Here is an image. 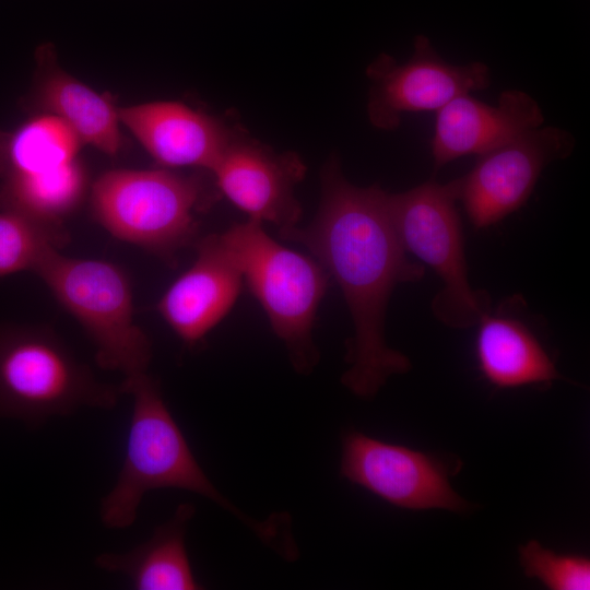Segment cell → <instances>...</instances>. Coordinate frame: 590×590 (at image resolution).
<instances>
[{
  "label": "cell",
  "mask_w": 590,
  "mask_h": 590,
  "mask_svg": "<svg viewBox=\"0 0 590 590\" xmlns=\"http://www.w3.org/2000/svg\"><path fill=\"white\" fill-rule=\"evenodd\" d=\"M389 193L378 186L350 184L337 161L323 172L321 206L308 226L280 232L305 246L339 284L354 323L351 367L342 384L369 398L411 364L385 339V316L393 288L423 278V267L409 261L389 210Z\"/></svg>",
  "instance_id": "1"
},
{
  "label": "cell",
  "mask_w": 590,
  "mask_h": 590,
  "mask_svg": "<svg viewBox=\"0 0 590 590\" xmlns=\"http://www.w3.org/2000/svg\"><path fill=\"white\" fill-rule=\"evenodd\" d=\"M121 393L132 397L126 452L118 479L101 502L107 528L125 529L137 519L143 496L152 489L178 488L199 494L246 522L262 540L275 545L278 522L245 516L211 483L170 414L158 382L148 373L123 378Z\"/></svg>",
  "instance_id": "2"
},
{
  "label": "cell",
  "mask_w": 590,
  "mask_h": 590,
  "mask_svg": "<svg viewBox=\"0 0 590 590\" xmlns=\"http://www.w3.org/2000/svg\"><path fill=\"white\" fill-rule=\"evenodd\" d=\"M119 386L99 381L46 327L0 323V420L38 426L81 408L110 410Z\"/></svg>",
  "instance_id": "3"
},
{
  "label": "cell",
  "mask_w": 590,
  "mask_h": 590,
  "mask_svg": "<svg viewBox=\"0 0 590 590\" xmlns=\"http://www.w3.org/2000/svg\"><path fill=\"white\" fill-rule=\"evenodd\" d=\"M220 237L285 344L294 368L310 373L319 359L312 328L329 283L324 268L274 240L258 221L235 224Z\"/></svg>",
  "instance_id": "4"
},
{
  "label": "cell",
  "mask_w": 590,
  "mask_h": 590,
  "mask_svg": "<svg viewBox=\"0 0 590 590\" xmlns=\"http://www.w3.org/2000/svg\"><path fill=\"white\" fill-rule=\"evenodd\" d=\"M209 200L200 176L163 168L109 170L92 188L94 216L110 235L170 263L196 237Z\"/></svg>",
  "instance_id": "5"
},
{
  "label": "cell",
  "mask_w": 590,
  "mask_h": 590,
  "mask_svg": "<svg viewBox=\"0 0 590 590\" xmlns=\"http://www.w3.org/2000/svg\"><path fill=\"white\" fill-rule=\"evenodd\" d=\"M37 274L80 322L95 347V361L123 378L146 373L152 343L134 320L130 281L116 264L51 251Z\"/></svg>",
  "instance_id": "6"
},
{
  "label": "cell",
  "mask_w": 590,
  "mask_h": 590,
  "mask_svg": "<svg viewBox=\"0 0 590 590\" xmlns=\"http://www.w3.org/2000/svg\"><path fill=\"white\" fill-rule=\"evenodd\" d=\"M389 210L405 251L427 263L441 279L442 288L432 309L448 327L465 329L488 314L489 297L469 284L460 219L451 182L425 181L390 194Z\"/></svg>",
  "instance_id": "7"
},
{
  "label": "cell",
  "mask_w": 590,
  "mask_h": 590,
  "mask_svg": "<svg viewBox=\"0 0 590 590\" xmlns=\"http://www.w3.org/2000/svg\"><path fill=\"white\" fill-rule=\"evenodd\" d=\"M575 137L540 126L483 155L467 175L451 182L457 201L476 228L488 227L524 204L543 169L568 157Z\"/></svg>",
  "instance_id": "8"
},
{
  "label": "cell",
  "mask_w": 590,
  "mask_h": 590,
  "mask_svg": "<svg viewBox=\"0 0 590 590\" xmlns=\"http://www.w3.org/2000/svg\"><path fill=\"white\" fill-rule=\"evenodd\" d=\"M367 76L371 81L368 119L382 130L398 128L405 113L438 111L455 97L491 85L487 64L449 63L423 35L415 38L412 57L406 62L400 64L384 54L368 66Z\"/></svg>",
  "instance_id": "9"
},
{
  "label": "cell",
  "mask_w": 590,
  "mask_h": 590,
  "mask_svg": "<svg viewBox=\"0 0 590 590\" xmlns=\"http://www.w3.org/2000/svg\"><path fill=\"white\" fill-rule=\"evenodd\" d=\"M340 472L400 508L460 511L467 507L437 458L359 432L343 438Z\"/></svg>",
  "instance_id": "10"
},
{
  "label": "cell",
  "mask_w": 590,
  "mask_h": 590,
  "mask_svg": "<svg viewBox=\"0 0 590 590\" xmlns=\"http://www.w3.org/2000/svg\"><path fill=\"white\" fill-rule=\"evenodd\" d=\"M305 164L294 153L278 154L237 135L211 173L216 188L250 220L269 222L280 232L297 226L302 209L295 186Z\"/></svg>",
  "instance_id": "11"
},
{
  "label": "cell",
  "mask_w": 590,
  "mask_h": 590,
  "mask_svg": "<svg viewBox=\"0 0 590 590\" xmlns=\"http://www.w3.org/2000/svg\"><path fill=\"white\" fill-rule=\"evenodd\" d=\"M543 122L538 102L520 90L504 91L496 105L459 95L436 111L430 146L435 167L461 156L483 155Z\"/></svg>",
  "instance_id": "12"
},
{
  "label": "cell",
  "mask_w": 590,
  "mask_h": 590,
  "mask_svg": "<svg viewBox=\"0 0 590 590\" xmlns=\"http://www.w3.org/2000/svg\"><path fill=\"white\" fill-rule=\"evenodd\" d=\"M241 283L220 234L209 235L198 243L191 267L161 297L157 311L184 343L193 346L231 311Z\"/></svg>",
  "instance_id": "13"
},
{
  "label": "cell",
  "mask_w": 590,
  "mask_h": 590,
  "mask_svg": "<svg viewBox=\"0 0 590 590\" xmlns=\"http://www.w3.org/2000/svg\"><path fill=\"white\" fill-rule=\"evenodd\" d=\"M121 125L165 167L212 170L237 137L219 119L177 102L118 108Z\"/></svg>",
  "instance_id": "14"
},
{
  "label": "cell",
  "mask_w": 590,
  "mask_h": 590,
  "mask_svg": "<svg viewBox=\"0 0 590 590\" xmlns=\"http://www.w3.org/2000/svg\"><path fill=\"white\" fill-rule=\"evenodd\" d=\"M194 514L190 504H181L174 516L157 527L144 543L125 553H102L95 565L128 577L138 590H196L197 581L185 545V533Z\"/></svg>",
  "instance_id": "15"
},
{
  "label": "cell",
  "mask_w": 590,
  "mask_h": 590,
  "mask_svg": "<svg viewBox=\"0 0 590 590\" xmlns=\"http://www.w3.org/2000/svg\"><path fill=\"white\" fill-rule=\"evenodd\" d=\"M479 324L476 358L483 376L494 386L516 388L559 378L548 354L521 321L486 314Z\"/></svg>",
  "instance_id": "16"
},
{
  "label": "cell",
  "mask_w": 590,
  "mask_h": 590,
  "mask_svg": "<svg viewBox=\"0 0 590 590\" xmlns=\"http://www.w3.org/2000/svg\"><path fill=\"white\" fill-rule=\"evenodd\" d=\"M37 101L63 120L82 143L108 155L120 152L123 140L118 108L106 96L60 70H52L42 78Z\"/></svg>",
  "instance_id": "17"
},
{
  "label": "cell",
  "mask_w": 590,
  "mask_h": 590,
  "mask_svg": "<svg viewBox=\"0 0 590 590\" xmlns=\"http://www.w3.org/2000/svg\"><path fill=\"white\" fill-rule=\"evenodd\" d=\"M82 144L74 131L55 115L34 117L0 134V180L48 172L76 160Z\"/></svg>",
  "instance_id": "18"
},
{
  "label": "cell",
  "mask_w": 590,
  "mask_h": 590,
  "mask_svg": "<svg viewBox=\"0 0 590 590\" xmlns=\"http://www.w3.org/2000/svg\"><path fill=\"white\" fill-rule=\"evenodd\" d=\"M86 174L78 158L58 168L0 180V210L22 213L62 226V221L80 203Z\"/></svg>",
  "instance_id": "19"
},
{
  "label": "cell",
  "mask_w": 590,
  "mask_h": 590,
  "mask_svg": "<svg viewBox=\"0 0 590 590\" xmlns=\"http://www.w3.org/2000/svg\"><path fill=\"white\" fill-rule=\"evenodd\" d=\"M68 240L63 226L0 210V276L36 272L44 259Z\"/></svg>",
  "instance_id": "20"
},
{
  "label": "cell",
  "mask_w": 590,
  "mask_h": 590,
  "mask_svg": "<svg viewBox=\"0 0 590 590\" xmlns=\"http://www.w3.org/2000/svg\"><path fill=\"white\" fill-rule=\"evenodd\" d=\"M520 564L528 577L551 590H589L590 560L586 556L558 554L530 541L520 547Z\"/></svg>",
  "instance_id": "21"
}]
</instances>
